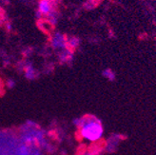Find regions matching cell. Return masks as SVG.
<instances>
[{"label": "cell", "instance_id": "obj_2", "mask_svg": "<svg viewBox=\"0 0 156 155\" xmlns=\"http://www.w3.org/2000/svg\"><path fill=\"white\" fill-rule=\"evenodd\" d=\"M4 17H5V12H4L3 9L0 8V20L2 21L4 19Z\"/></svg>", "mask_w": 156, "mask_h": 155}, {"label": "cell", "instance_id": "obj_1", "mask_svg": "<svg viewBox=\"0 0 156 155\" xmlns=\"http://www.w3.org/2000/svg\"><path fill=\"white\" fill-rule=\"evenodd\" d=\"M81 134L90 141H97L102 137L103 128L101 124L96 120H88L83 122L81 120Z\"/></svg>", "mask_w": 156, "mask_h": 155}]
</instances>
